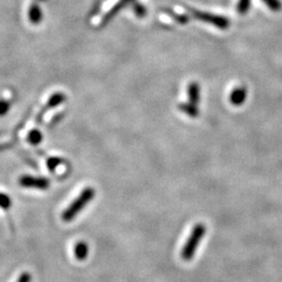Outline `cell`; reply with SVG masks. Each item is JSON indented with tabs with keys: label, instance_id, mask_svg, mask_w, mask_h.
<instances>
[{
	"label": "cell",
	"instance_id": "cell-9",
	"mask_svg": "<svg viewBox=\"0 0 282 282\" xmlns=\"http://www.w3.org/2000/svg\"><path fill=\"white\" fill-rule=\"evenodd\" d=\"M11 205H12L11 198L6 194L0 193V207L4 209H8L11 207Z\"/></svg>",
	"mask_w": 282,
	"mask_h": 282
},
{
	"label": "cell",
	"instance_id": "cell-13",
	"mask_svg": "<svg viewBox=\"0 0 282 282\" xmlns=\"http://www.w3.org/2000/svg\"><path fill=\"white\" fill-rule=\"evenodd\" d=\"M31 13L30 14V19H31V21H34V22H37L39 19H40V13H39V10H38V8H33L31 9Z\"/></svg>",
	"mask_w": 282,
	"mask_h": 282
},
{
	"label": "cell",
	"instance_id": "cell-4",
	"mask_svg": "<svg viewBox=\"0 0 282 282\" xmlns=\"http://www.w3.org/2000/svg\"><path fill=\"white\" fill-rule=\"evenodd\" d=\"M89 253V248L88 245L84 242L77 243L74 247V255L78 260H84L88 256Z\"/></svg>",
	"mask_w": 282,
	"mask_h": 282
},
{
	"label": "cell",
	"instance_id": "cell-5",
	"mask_svg": "<svg viewBox=\"0 0 282 282\" xmlns=\"http://www.w3.org/2000/svg\"><path fill=\"white\" fill-rule=\"evenodd\" d=\"M246 99V90L244 88H239V89H235L231 97H230V101L233 105L235 106H240L245 102Z\"/></svg>",
	"mask_w": 282,
	"mask_h": 282
},
{
	"label": "cell",
	"instance_id": "cell-12",
	"mask_svg": "<svg viewBox=\"0 0 282 282\" xmlns=\"http://www.w3.org/2000/svg\"><path fill=\"white\" fill-rule=\"evenodd\" d=\"M10 109V103L8 101H0V116L5 115Z\"/></svg>",
	"mask_w": 282,
	"mask_h": 282
},
{
	"label": "cell",
	"instance_id": "cell-1",
	"mask_svg": "<svg viewBox=\"0 0 282 282\" xmlns=\"http://www.w3.org/2000/svg\"><path fill=\"white\" fill-rule=\"evenodd\" d=\"M205 234H206V226L204 224L199 223L194 227V229L191 232L190 238H188V240L186 241V244L184 245L181 251V257L183 260L191 261L194 258L197 252V249L201 244L202 240L204 239V237H205Z\"/></svg>",
	"mask_w": 282,
	"mask_h": 282
},
{
	"label": "cell",
	"instance_id": "cell-11",
	"mask_svg": "<svg viewBox=\"0 0 282 282\" xmlns=\"http://www.w3.org/2000/svg\"><path fill=\"white\" fill-rule=\"evenodd\" d=\"M61 159L60 158H51L47 160V166H49V168L51 170H55L56 167L61 163Z\"/></svg>",
	"mask_w": 282,
	"mask_h": 282
},
{
	"label": "cell",
	"instance_id": "cell-10",
	"mask_svg": "<svg viewBox=\"0 0 282 282\" xmlns=\"http://www.w3.org/2000/svg\"><path fill=\"white\" fill-rule=\"evenodd\" d=\"M63 101H64V96L62 94H55V96L50 100V106L51 107H55L60 105Z\"/></svg>",
	"mask_w": 282,
	"mask_h": 282
},
{
	"label": "cell",
	"instance_id": "cell-8",
	"mask_svg": "<svg viewBox=\"0 0 282 282\" xmlns=\"http://www.w3.org/2000/svg\"><path fill=\"white\" fill-rule=\"evenodd\" d=\"M43 139V136L40 131L34 130L28 134V141L31 145H39L41 143V140Z\"/></svg>",
	"mask_w": 282,
	"mask_h": 282
},
{
	"label": "cell",
	"instance_id": "cell-14",
	"mask_svg": "<svg viewBox=\"0 0 282 282\" xmlns=\"http://www.w3.org/2000/svg\"><path fill=\"white\" fill-rule=\"evenodd\" d=\"M30 280H31L30 274L27 273V272H25V273H22V274L20 275V277L18 278L17 282H30Z\"/></svg>",
	"mask_w": 282,
	"mask_h": 282
},
{
	"label": "cell",
	"instance_id": "cell-2",
	"mask_svg": "<svg viewBox=\"0 0 282 282\" xmlns=\"http://www.w3.org/2000/svg\"><path fill=\"white\" fill-rule=\"evenodd\" d=\"M94 196H96V191L91 187H87L81 193L71 204L69 207L63 212L62 218L64 222H71L72 219L75 218V216L80 213L87 205L90 203V201L93 200Z\"/></svg>",
	"mask_w": 282,
	"mask_h": 282
},
{
	"label": "cell",
	"instance_id": "cell-3",
	"mask_svg": "<svg viewBox=\"0 0 282 282\" xmlns=\"http://www.w3.org/2000/svg\"><path fill=\"white\" fill-rule=\"evenodd\" d=\"M19 183L22 187L36 188V190H47L50 187V181L45 178L22 176L19 179Z\"/></svg>",
	"mask_w": 282,
	"mask_h": 282
},
{
	"label": "cell",
	"instance_id": "cell-6",
	"mask_svg": "<svg viewBox=\"0 0 282 282\" xmlns=\"http://www.w3.org/2000/svg\"><path fill=\"white\" fill-rule=\"evenodd\" d=\"M179 109L181 110L182 112H184L185 114H187L188 116H191V117L195 118L199 115L198 109L194 104H181L179 106Z\"/></svg>",
	"mask_w": 282,
	"mask_h": 282
},
{
	"label": "cell",
	"instance_id": "cell-7",
	"mask_svg": "<svg viewBox=\"0 0 282 282\" xmlns=\"http://www.w3.org/2000/svg\"><path fill=\"white\" fill-rule=\"evenodd\" d=\"M188 97H190V100L192 102V104H198L200 101V90L199 87L196 84L191 85L190 89H188Z\"/></svg>",
	"mask_w": 282,
	"mask_h": 282
}]
</instances>
